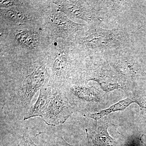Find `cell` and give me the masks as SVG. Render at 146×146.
Wrapping results in <instances>:
<instances>
[{
	"instance_id": "cell-1",
	"label": "cell",
	"mask_w": 146,
	"mask_h": 146,
	"mask_svg": "<svg viewBox=\"0 0 146 146\" xmlns=\"http://www.w3.org/2000/svg\"><path fill=\"white\" fill-rule=\"evenodd\" d=\"M49 75L43 65L35 64L24 69L11 78L9 91V109L13 117L23 121L38 91L49 84Z\"/></svg>"
},
{
	"instance_id": "cell-2",
	"label": "cell",
	"mask_w": 146,
	"mask_h": 146,
	"mask_svg": "<svg viewBox=\"0 0 146 146\" xmlns=\"http://www.w3.org/2000/svg\"><path fill=\"white\" fill-rule=\"evenodd\" d=\"M52 87L51 98L42 118L47 125L55 126L64 123L71 117L73 107L63 89Z\"/></svg>"
},
{
	"instance_id": "cell-3",
	"label": "cell",
	"mask_w": 146,
	"mask_h": 146,
	"mask_svg": "<svg viewBox=\"0 0 146 146\" xmlns=\"http://www.w3.org/2000/svg\"><path fill=\"white\" fill-rule=\"evenodd\" d=\"M52 92V87L49 84L40 90L38 99L35 103L32 105L24 117V121L35 117H42L49 104L51 98Z\"/></svg>"
},
{
	"instance_id": "cell-4",
	"label": "cell",
	"mask_w": 146,
	"mask_h": 146,
	"mask_svg": "<svg viewBox=\"0 0 146 146\" xmlns=\"http://www.w3.org/2000/svg\"><path fill=\"white\" fill-rule=\"evenodd\" d=\"M50 22L58 35H66L74 32L79 26L66 16L60 13L53 14L50 18Z\"/></svg>"
},
{
	"instance_id": "cell-5",
	"label": "cell",
	"mask_w": 146,
	"mask_h": 146,
	"mask_svg": "<svg viewBox=\"0 0 146 146\" xmlns=\"http://www.w3.org/2000/svg\"><path fill=\"white\" fill-rule=\"evenodd\" d=\"M15 39L21 46L28 49L34 48L39 44V35L35 32L23 31L16 34Z\"/></svg>"
},
{
	"instance_id": "cell-6",
	"label": "cell",
	"mask_w": 146,
	"mask_h": 146,
	"mask_svg": "<svg viewBox=\"0 0 146 146\" xmlns=\"http://www.w3.org/2000/svg\"><path fill=\"white\" fill-rule=\"evenodd\" d=\"M133 102H134V101L130 99L127 98L121 101L116 104L113 105L108 109L95 112V113H86L84 114L83 115L86 117L94 119L96 121H97L101 118L106 115H109L111 112L125 109L128 106Z\"/></svg>"
},
{
	"instance_id": "cell-7",
	"label": "cell",
	"mask_w": 146,
	"mask_h": 146,
	"mask_svg": "<svg viewBox=\"0 0 146 146\" xmlns=\"http://www.w3.org/2000/svg\"><path fill=\"white\" fill-rule=\"evenodd\" d=\"M54 3L57 5L60 11L67 15L82 19L84 18V12L83 9L72 2L56 1H54Z\"/></svg>"
},
{
	"instance_id": "cell-8",
	"label": "cell",
	"mask_w": 146,
	"mask_h": 146,
	"mask_svg": "<svg viewBox=\"0 0 146 146\" xmlns=\"http://www.w3.org/2000/svg\"><path fill=\"white\" fill-rule=\"evenodd\" d=\"M1 11L3 17L15 23H22L27 20L26 15L20 10L14 9H1Z\"/></svg>"
},
{
	"instance_id": "cell-9",
	"label": "cell",
	"mask_w": 146,
	"mask_h": 146,
	"mask_svg": "<svg viewBox=\"0 0 146 146\" xmlns=\"http://www.w3.org/2000/svg\"><path fill=\"white\" fill-rule=\"evenodd\" d=\"M58 143L61 145L63 146H87L85 145H73L72 144L69 143L66 141V140L64 139L63 137H59L58 139Z\"/></svg>"
},
{
	"instance_id": "cell-10",
	"label": "cell",
	"mask_w": 146,
	"mask_h": 146,
	"mask_svg": "<svg viewBox=\"0 0 146 146\" xmlns=\"http://www.w3.org/2000/svg\"><path fill=\"white\" fill-rule=\"evenodd\" d=\"M16 1H1V6L2 7H8L15 4Z\"/></svg>"
},
{
	"instance_id": "cell-11",
	"label": "cell",
	"mask_w": 146,
	"mask_h": 146,
	"mask_svg": "<svg viewBox=\"0 0 146 146\" xmlns=\"http://www.w3.org/2000/svg\"></svg>"
}]
</instances>
